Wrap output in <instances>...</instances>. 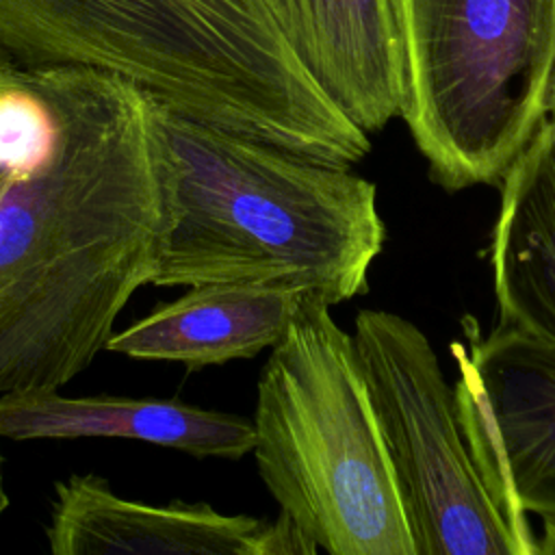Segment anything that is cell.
Masks as SVG:
<instances>
[{
    "mask_svg": "<svg viewBox=\"0 0 555 555\" xmlns=\"http://www.w3.org/2000/svg\"><path fill=\"white\" fill-rule=\"evenodd\" d=\"M48 89L50 145L0 189V395L61 390L106 349L173 219L156 98L82 65Z\"/></svg>",
    "mask_w": 555,
    "mask_h": 555,
    "instance_id": "1",
    "label": "cell"
},
{
    "mask_svg": "<svg viewBox=\"0 0 555 555\" xmlns=\"http://www.w3.org/2000/svg\"><path fill=\"white\" fill-rule=\"evenodd\" d=\"M0 48L117 74L184 117L312 160L353 167L371 152L264 0H0Z\"/></svg>",
    "mask_w": 555,
    "mask_h": 555,
    "instance_id": "2",
    "label": "cell"
},
{
    "mask_svg": "<svg viewBox=\"0 0 555 555\" xmlns=\"http://www.w3.org/2000/svg\"><path fill=\"white\" fill-rule=\"evenodd\" d=\"M156 121L173 219L154 286L267 282L330 306L369 288L386 241L371 180L195 121L158 100Z\"/></svg>",
    "mask_w": 555,
    "mask_h": 555,
    "instance_id": "3",
    "label": "cell"
},
{
    "mask_svg": "<svg viewBox=\"0 0 555 555\" xmlns=\"http://www.w3.org/2000/svg\"><path fill=\"white\" fill-rule=\"evenodd\" d=\"M306 295L256 384L251 455L269 494L330 555H414L353 336Z\"/></svg>",
    "mask_w": 555,
    "mask_h": 555,
    "instance_id": "4",
    "label": "cell"
},
{
    "mask_svg": "<svg viewBox=\"0 0 555 555\" xmlns=\"http://www.w3.org/2000/svg\"><path fill=\"white\" fill-rule=\"evenodd\" d=\"M401 113L447 191L499 184L551 111L555 0H390Z\"/></svg>",
    "mask_w": 555,
    "mask_h": 555,
    "instance_id": "5",
    "label": "cell"
},
{
    "mask_svg": "<svg viewBox=\"0 0 555 555\" xmlns=\"http://www.w3.org/2000/svg\"><path fill=\"white\" fill-rule=\"evenodd\" d=\"M351 336L414 555H533L470 453L427 336L386 310H362Z\"/></svg>",
    "mask_w": 555,
    "mask_h": 555,
    "instance_id": "6",
    "label": "cell"
},
{
    "mask_svg": "<svg viewBox=\"0 0 555 555\" xmlns=\"http://www.w3.org/2000/svg\"><path fill=\"white\" fill-rule=\"evenodd\" d=\"M455 410L470 453L501 509L531 544L529 514L555 518V347L496 323L483 334L464 317Z\"/></svg>",
    "mask_w": 555,
    "mask_h": 555,
    "instance_id": "7",
    "label": "cell"
},
{
    "mask_svg": "<svg viewBox=\"0 0 555 555\" xmlns=\"http://www.w3.org/2000/svg\"><path fill=\"white\" fill-rule=\"evenodd\" d=\"M54 555H314L319 548L280 512L275 520L223 514L208 503H143L100 475L54 486L43 529Z\"/></svg>",
    "mask_w": 555,
    "mask_h": 555,
    "instance_id": "8",
    "label": "cell"
},
{
    "mask_svg": "<svg viewBox=\"0 0 555 555\" xmlns=\"http://www.w3.org/2000/svg\"><path fill=\"white\" fill-rule=\"evenodd\" d=\"M319 89L366 134L401 113L390 0H264Z\"/></svg>",
    "mask_w": 555,
    "mask_h": 555,
    "instance_id": "9",
    "label": "cell"
},
{
    "mask_svg": "<svg viewBox=\"0 0 555 555\" xmlns=\"http://www.w3.org/2000/svg\"><path fill=\"white\" fill-rule=\"evenodd\" d=\"M0 438H126L193 457L238 460L251 453V418L173 399L22 390L0 395Z\"/></svg>",
    "mask_w": 555,
    "mask_h": 555,
    "instance_id": "10",
    "label": "cell"
},
{
    "mask_svg": "<svg viewBox=\"0 0 555 555\" xmlns=\"http://www.w3.org/2000/svg\"><path fill=\"white\" fill-rule=\"evenodd\" d=\"M308 291L267 282H208L113 334L106 349L134 360L219 366L273 349Z\"/></svg>",
    "mask_w": 555,
    "mask_h": 555,
    "instance_id": "11",
    "label": "cell"
},
{
    "mask_svg": "<svg viewBox=\"0 0 555 555\" xmlns=\"http://www.w3.org/2000/svg\"><path fill=\"white\" fill-rule=\"evenodd\" d=\"M499 189L490 238L499 323L555 347V95Z\"/></svg>",
    "mask_w": 555,
    "mask_h": 555,
    "instance_id": "12",
    "label": "cell"
},
{
    "mask_svg": "<svg viewBox=\"0 0 555 555\" xmlns=\"http://www.w3.org/2000/svg\"><path fill=\"white\" fill-rule=\"evenodd\" d=\"M535 555H555V518H542V533L535 538Z\"/></svg>",
    "mask_w": 555,
    "mask_h": 555,
    "instance_id": "13",
    "label": "cell"
},
{
    "mask_svg": "<svg viewBox=\"0 0 555 555\" xmlns=\"http://www.w3.org/2000/svg\"><path fill=\"white\" fill-rule=\"evenodd\" d=\"M9 507V494L4 488V477H2V457H0V514Z\"/></svg>",
    "mask_w": 555,
    "mask_h": 555,
    "instance_id": "14",
    "label": "cell"
},
{
    "mask_svg": "<svg viewBox=\"0 0 555 555\" xmlns=\"http://www.w3.org/2000/svg\"><path fill=\"white\" fill-rule=\"evenodd\" d=\"M4 48H0V61H2V56H4ZM4 180H7V176L4 173H0V189H2V184H4Z\"/></svg>",
    "mask_w": 555,
    "mask_h": 555,
    "instance_id": "15",
    "label": "cell"
}]
</instances>
